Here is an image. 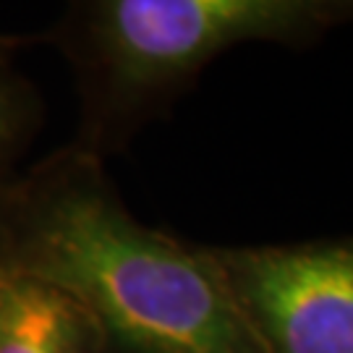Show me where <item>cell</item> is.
I'll list each match as a JSON object with an SVG mask.
<instances>
[{
  "label": "cell",
  "mask_w": 353,
  "mask_h": 353,
  "mask_svg": "<svg viewBox=\"0 0 353 353\" xmlns=\"http://www.w3.org/2000/svg\"><path fill=\"white\" fill-rule=\"evenodd\" d=\"M0 55V186L19 173V160L39 128V97L32 84Z\"/></svg>",
  "instance_id": "5b68a950"
},
{
  "label": "cell",
  "mask_w": 353,
  "mask_h": 353,
  "mask_svg": "<svg viewBox=\"0 0 353 353\" xmlns=\"http://www.w3.org/2000/svg\"><path fill=\"white\" fill-rule=\"evenodd\" d=\"M105 353H144V351H137V348H126V345H118V343H108V348Z\"/></svg>",
  "instance_id": "52a82bcc"
},
{
  "label": "cell",
  "mask_w": 353,
  "mask_h": 353,
  "mask_svg": "<svg viewBox=\"0 0 353 353\" xmlns=\"http://www.w3.org/2000/svg\"><path fill=\"white\" fill-rule=\"evenodd\" d=\"M108 343L74 296L0 267V353H105Z\"/></svg>",
  "instance_id": "277c9868"
},
{
  "label": "cell",
  "mask_w": 353,
  "mask_h": 353,
  "mask_svg": "<svg viewBox=\"0 0 353 353\" xmlns=\"http://www.w3.org/2000/svg\"><path fill=\"white\" fill-rule=\"evenodd\" d=\"M0 267L65 290L126 348L265 353L204 243L144 225L74 144L0 186Z\"/></svg>",
  "instance_id": "6da1fadb"
},
{
  "label": "cell",
  "mask_w": 353,
  "mask_h": 353,
  "mask_svg": "<svg viewBox=\"0 0 353 353\" xmlns=\"http://www.w3.org/2000/svg\"><path fill=\"white\" fill-rule=\"evenodd\" d=\"M39 37H11V34H0V55H13L19 48H24L29 42H37Z\"/></svg>",
  "instance_id": "8992f818"
},
{
  "label": "cell",
  "mask_w": 353,
  "mask_h": 353,
  "mask_svg": "<svg viewBox=\"0 0 353 353\" xmlns=\"http://www.w3.org/2000/svg\"><path fill=\"white\" fill-rule=\"evenodd\" d=\"M204 252L265 353H353V236Z\"/></svg>",
  "instance_id": "3957f363"
},
{
  "label": "cell",
  "mask_w": 353,
  "mask_h": 353,
  "mask_svg": "<svg viewBox=\"0 0 353 353\" xmlns=\"http://www.w3.org/2000/svg\"><path fill=\"white\" fill-rule=\"evenodd\" d=\"M353 21V0H79L45 37L79 89L74 147L105 160L241 45L312 48Z\"/></svg>",
  "instance_id": "7a4b0ae2"
}]
</instances>
